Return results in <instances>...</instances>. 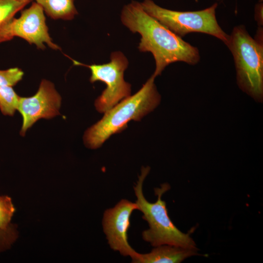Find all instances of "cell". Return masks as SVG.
I'll list each match as a JSON object with an SVG mask.
<instances>
[{
  "mask_svg": "<svg viewBox=\"0 0 263 263\" xmlns=\"http://www.w3.org/2000/svg\"><path fill=\"white\" fill-rule=\"evenodd\" d=\"M15 210L11 199L7 196H0V230L14 228L10 222Z\"/></svg>",
  "mask_w": 263,
  "mask_h": 263,
  "instance_id": "5bb4252c",
  "label": "cell"
},
{
  "mask_svg": "<svg viewBox=\"0 0 263 263\" xmlns=\"http://www.w3.org/2000/svg\"><path fill=\"white\" fill-rule=\"evenodd\" d=\"M24 73L18 67L0 70V86L13 87L21 80Z\"/></svg>",
  "mask_w": 263,
  "mask_h": 263,
  "instance_id": "9a60e30c",
  "label": "cell"
},
{
  "mask_svg": "<svg viewBox=\"0 0 263 263\" xmlns=\"http://www.w3.org/2000/svg\"><path fill=\"white\" fill-rule=\"evenodd\" d=\"M18 0L30 2L31 0Z\"/></svg>",
  "mask_w": 263,
  "mask_h": 263,
  "instance_id": "ac0fdd59",
  "label": "cell"
},
{
  "mask_svg": "<svg viewBox=\"0 0 263 263\" xmlns=\"http://www.w3.org/2000/svg\"><path fill=\"white\" fill-rule=\"evenodd\" d=\"M198 249L187 248L169 244L156 246L148 253H138L132 261L134 263H179L186 259L198 255Z\"/></svg>",
  "mask_w": 263,
  "mask_h": 263,
  "instance_id": "30bf717a",
  "label": "cell"
},
{
  "mask_svg": "<svg viewBox=\"0 0 263 263\" xmlns=\"http://www.w3.org/2000/svg\"><path fill=\"white\" fill-rule=\"evenodd\" d=\"M61 98L50 81L42 79L37 93L30 97L19 96L18 110L22 118L20 134L41 118L50 119L59 115Z\"/></svg>",
  "mask_w": 263,
  "mask_h": 263,
  "instance_id": "52a82bcc",
  "label": "cell"
},
{
  "mask_svg": "<svg viewBox=\"0 0 263 263\" xmlns=\"http://www.w3.org/2000/svg\"><path fill=\"white\" fill-rule=\"evenodd\" d=\"M48 16L54 19L70 20L78 14L75 0H35Z\"/></svg>",
  "mask_w": 263,
  "mask_h": 263,
  "instance_id": "7c38bea8",
  "label": "cell"
},
{
  "mask_svg": "<svg viewBox=\"0 0 263 263\" xmlns=\"http://www.w3.org/2000/svg\"><path fill=\"white\" fill-rule=\"evenodd\" d=\"M15 240V235L12 230H0V251L8 248Z\"/></svg>",
  "mask_w": 263,
  "mask_h": 263,
  "instance_id": "2e32d148",
  "label": "cell"
},
{
  "mask_svg": "<svg viewBox=\"0 0 263 263\" xmlns=\"http://www.w3.org/2000/svg\"><path fill=\"white\" fill-rule=\"evenodd\" d=\"M141 4L146 12L181 38L191 33H201L217 38L226 46L228 44L229 36L221 28L216 19L217 3L195 11L166 9L151 0H144Z\"/></svg>",
  "mask_w": 263,
  "mask_h": 263,
  "instance_id": "5b68a950",
  "label": "cell"
},
{
  "mask_svg": "<svg viewBox=\"0 0 263 263\" xmlns=\"http://www.w3.org/2000/svg\"><path fill=\"white\" fill-rule=\"evenodd\" d=\"M19 96L13 87L0 86V111L6 116H13L18 110Z\"/></svg>",
  "mask_w": 263,
  "mask_h": 263,
  "instance_id": "4fadbf2b",
  "label": "cell"
},
{
  "mask_svg": "<svg viewBox=\"0 0 263 263\" xmlns=\"http://www.w3.org/2000/svg\"><path fill=\"white\" fill-rule=\"evenodd\" d=\"M138 209L136 203L122 199L113 208L105 210L103 219V230L111 248L123 256H129L132 261L138 253L129 244L127 233L130 216L133 211Z\"/></svg>",
  "mask_w": 263,
  "mask_h": 263,
  "instance_id": "ba28073f",
  "label": "cell"
},
{
  "mask_svg": "<svg viewBox=\"0 0 263 263\" xmlns=\"http://www.w3.org/2000/svg\"><path fill=\"white\" fill-rule=\"evenodd\" d=\"M152 75L134 94L119 102L85 132L83 140L90 149L99 148L112 135L121 132L131 120L139 121L159 104L161 96Z\"/></svg>",
  "mask_w": 263,
  "mask_h": 263,
  "instance_id": "7a4b0ae2",
  "label": "cell"
},
{
  "mask_svg": "<svg viewBox=\"0 0 263 263\" xmlns=\"http://www.w3.org/2000/svg\"><path fill=\"white\" fill-rule=\"evenodd\" d=\"M121 19L133 33L141 35L139 51L152 54L155 61V70L152 75L155 77L172 63L182 61L194 65L199 62L198 49L148 14L141 3L132 1L125 5Z\"/></svg>",
  "mask_w": 263,
  "mask_h": 263,
  "instance_id": "6da1fadb",
  "label": "cell"
},
{
  "mask_svg": "<svg viewBox=\"0 0 263 263\" xmlns=\"http://www.w3.org/2000/svg\"><path fill=\"white\" fill-rule=\"evenodd\" d=\"M29 2L18 0H0V44L14 38L12 33L13 20L16 14Z\"/></svg>",
  "mask_w": 263,
  "mask_h": 263,
  "instance_id": "8fae6325",
  "label": "cell"
},
{
  "mask_svg": "<svg viewBox=\"0 0 263 263\" xmlns=\"http://www.w3.org/2000/svg\"><path fill=\"white\" fill-rule=\"evenodd\" d=\"M263 3L260 0L255 7V19L259 27L263 25Z\"/></svg>",
  "mask_w": 263,
  "mask_h": 263,
  "instance_id": "e0dca14e",
  "label": "cell"
},
{
  "mask_svg": "<svg viewBox=\"0 0 263 263\" xmlns=\"http://www.w3.org/2000/svg\"><path fill=\"white\" fill-rule=\"evenodd\" d=\"M109 62L103 64L86 65L73 60L75 65H81L90 69L91 83L101 81L106 88L96 99L94 105L96 110L105 113L122 100L131 95V85L124 79V71L128 66V60L121 52L111 54Z\"/></svg>",
  "mask_w": 263,
  "mask_h": 263,
  "instance_id": "8992f818",
  "label": "cell"
},
{
  "mask_svg": "<svg viewBox=\"0 0 263 263\" xmlns=\"http://www.w3.org/2000/svg\"><path fill=\"white\" fill-rule=\"evenodd\" d=\"M12 33L14 38H21L38 49L43 50L46 45L52 49L60 50L49 33L43 8L36 2L22 10L19 18L14 19Z\"/></svg>",
  "mask_w": 263,
  "mask_h": 263,
  "instance_id": "9c48e42d",
  "label": "cell"
},
{
  "mask_svg": "<svg viewBox=\"0 0 263 263\" xmlns=\"http://www.w3.org/2000/svg\"><path fill=\"white\" fill-rule=\"evenodd\" d=\"M263 42L240 25L234 27L227 46L233 55L239 88L259 103L263 101Z\"/></svg>",
  "mask_w": 263,
  "mask_h": 263,
  "instance_id": "277c9868",
  "label": "cell"
},
{
  "mask_svg": "<svg viewBox=\"0 0 263 263\" xmlns=\"http://www.w3.org/2000/svg\"><path fill=\"white\" fill-rule=\"evenodd\" d=\"M150 170L149 167L142 168L141 174L134 187L137 197L135 203L138 206V210L143 213V219L149 225V228L142 233L143 239L155 247L169 244L198 249L190 234L183 233L177 228L168 215L166 203L162 200L161 197L164 193L170 189L169 184H163L160 188H154L155 194L157 196L155 202L150 203L145 198L143 193V184Z\"/></svg>",
  "mask_w": 263,
  "mask_h": 263,
  "instance_id": "3957f363",
  "label": "cell"
}]
</instances>
